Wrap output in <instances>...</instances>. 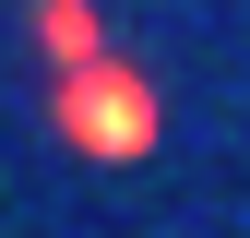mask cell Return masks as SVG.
Instances as JSON below:
<instances>
[{
    "mask_svg": "<svg viewBox=\"0 0 250 238\" xmlns=\"http://www.w3.org/2000/svg\"><path fill=\"white\" fill-rule=\"evenodd\" d=\"M155 131H167V96H155V83H143L119 48L60 60V143H72V155L131 167V155H155Z\"/></svg>",
    "mask_w": 250,
    "mask_h": 238,
    "instance_id": "cell-1",
    "label": "cell"
},
{
    "mask_svg": "<svg viewBox=\"0 0 250 238\" xmlns=\"http://www.w3.org/2000/svg\"><path fill=\"white\" fill-rule=\"evenodd\" d=\"M36 48L48 60H96L107 48V12H96V0H36Z\"/></svg>",
    "mask_w": 250,
    "mask_h": 238,
    "instance_id": "cell-2",
    "label": "cell"
}]
</instances>
